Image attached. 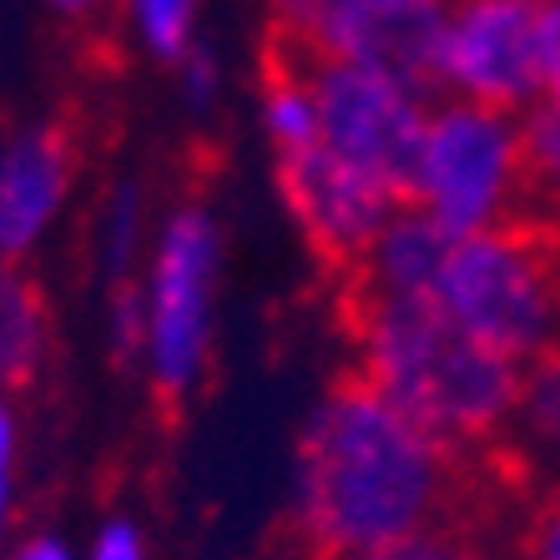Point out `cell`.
Listing matches in <instances>:
<instances>
[{
  "instance_id": "1",
  "label": "cell",
  "mask_w": 560,
  "mask_h": 560,
  "mask_svg": "<svg viewBox=\"0 0 560 560\" xmlns=\"http://www.w3.org/2000/svg\"><path fill=\"white\" fill-rule=\"evenodd\" d=\"M465 495L469 459L359 374L339 378L303 419L288 521L313 560H364L459 521Z\"/></svg>"
},
{
  "instance_id": "9",
  "label": "cell",
  "mask_w": 560,
  "mask_h": 560,
  "mask_svg": "<svg viewBox=\"0 0 560 560\" xmlns=\"http://www.w3.org/2000/svg\"><path fill=\"white\" fill-rule=\"evenodd\" d=\"M77 192V147L61 127H26L0 142V258L26 262L56 233Z\"/></svg>"
},
{
  "instance_id": "14",
  "label": "cell",
  "mask_w": 560,
  "mask_h": 560,
  "mask_svg": "<svg viewBox=\"0 0 560 560\" xmlns=\"http://www.w3.org/2000/svg\"><path fill=\"white\" fill-rule=\"evenodd\" d=\"M127 40L147 61L183 66L202 46V0H117Z\"/></svg>"
},
{
  "instance_id": "23",
  "label": "cell",
  "mask_w": 560,
  "mask_h": 560,
  "mask_svg": "<svg viewBox=\"0 0 560 560\" xmlns=\"http://www.w3.org/2000/svg\"><path fill=\"white\" fill-rule=\"evenodd\" d=\"M15 444H21L15 409H11V399L0 394V540L11 530V510H15Z\"/></svg>"
},
{
  "instance_id": "4",
  "label": "cell",
  "mask_w": 560,
  "mask_h": 560,
  "mask_svg": "<svg viewBox=\"0 0 560 560\" xmlns=\"http://www.w3.org/2000/svg\"><path fill=\"white\" fill-rule=\"evenodd\" d=\"M424 299L510 364L530 369L560 343V243L535 222L450 237Z\"/></svg>"
},
{
  "instance_id": "25",
  "label": "cell",
  "mask_w": 560,
  "mask_h": 560,
  "mask_svg": "<svg viewBox=\"0 0 560 560\" xmlns=\"http://www.w3.org/2000/svg\"><path fill=\"white\" fill-rule=\"evenodd\" d=\"M46 11L56 21H66V26H92V21H102L112 11V0H46Z\"/></svg>"
},
{
  "instance_id": "15",
  "label": "cell",
  "mask_w": 560,
  "mask_h": 560,
  "mask_svg": "<svg viewBox=\"0 0 560 560\" xmlns=\"http://www.w3.org/2000/svg\"><path fill=\"white\" fill-rule=\"evenodd\" d=\"M510 440L521 444L525 455L540 459V465L560 469V343L525 369L521 409H515Z\"/></svg>"
},
{
  "instance_id": "5",
  "label": "cell",
  "mask_w": 560,
  "mask_h": 560,
  "mask_svg": "<svg viewBox=\"0 0 560 560\" xmlns=\"http://www.w3.org/2000/svg\"><path fill=\"white\" fill-rule=\"evenodd\" d=\"M405 202L430 212L455 237L530 222L525 117L459 96H434Z\"/></svg>"
},
{
  "instance_id": "3",
  "label": "cell",
  "mask_w": 560,
  "mask_h": 560,
  "mask_svg": "<svg viewBox=\"0 0 560 560\" xmlns=\"http://www.w3.org/2000/svg\"><path fill=\"white\" fill-rule=\"evenodd\" d=\"M228 262V228L208 197H177L156 218L152 248L142 262L147 389L167 405H183L202 389L218 343V293Z\"/></svg>"
},
{
  "instance_id": "17",
  "label": "cell",
  "mask_w": 560,
  "mask_h": 560,
  "mask_svg": "<svg viewBox=\"0 0 560 560\" xmlns=\"http://www.w3.org/2000/svg\"><path fill=\"white\" fill-rule=\"evenodd\" d=\"M364 560H515V556L495 550L480 530H469L465 521H444L419 535H405L399 546H384Z\"/></svg>"
},
{
  "instance_id": "12",
  "label": "cell",
  "mask_w": 560,
  "mask_h": 560,
  "mask_svg": "<svg viewBox=\"0 0 560 560\" xmlns=\"http://www.w3.org/2000/svg\"><path fill=\"white\" fill-rule=\"evenodd\" d=\"M46 299L40 288L21 273V262L0 258V389H21L46 364Z\"/></svg>"
},
{
  "instance_id": "19",
  "label": "cell",
  "mask_w": 560,
  "mask_h": 560,
  "mask_svg": "<svg viewBox=\"0 0 560 560\" xmlns=\"http://www.w3.org/2000/svg\"><path fill=\"white\" fill-rule=\"evenodd\" d=\"M177 92H183V106L192 112V117H208L212 106H218V96H222V61H218V51H212L208 40H202V46H197L183 66H177Z\"/></svg>"
},
{
  "instance_id": "27",
  "label": "cell",
  "mask_w": 560,
  "mask_h": 560,
  "mask_svg": "<svg viewBox=\"0 0 560 560\" xmlns=\"http://www.w3.org/2000/svg\"><path fill=\"white\" fill-rule=\"evenodd\" d=\"M535 5H550V11H560V0H535Z\"/></svg>"
},
{
  "instance_id": "10",
  "label": "cell",
  "mask_w": 560,
  "mask_h": 560,
  "mask_svg": "<svg viewBox=\"0 0 560 560\" xmlns=\"http://www.w3.org/2000/svg\"><path fill=\"white\" fill-rule=\"evenodd\" d=\"M450 237L455 233H444L430 212H419L405 202V208L378 228V237L369 243V253L359 258L349 283L374 288V293H430Z\"/></svg>"
},
{
  "instance_id": "6",
  "label": "cell",
  "mask_w": 560,
  "mask_h": 560,
  "mask_svg": "<svg viewBox=\"0 0 560 560\" xmlns=\"http://www.w3.org/2000/svg\"><path fill=\"white\" fill-rule=\"evenodd\" d=\"M434 96L530 117L550 102V5L444 0L434 40Z\"/></svg>"
},
{
  "instance_id": "20",
  "label": "cell",
  "mask_w": 560,
  "mask_h": 560,
  "mask_svg": "<svg viewBox=\"0 0 560 560\" xmlns=\"http://www.w3.org/2000/svg\"><path fill=\"white\" fill-rule=\"evenodd\" d=\"M81 560H152V546H147V530L131 515H106L92 530Z\"/></svg>"
},
{
  "instance_id": "8",
  "label": "cell",
  "mask_w": 560,
  "mask_h": 560,
  "mask_svg": "<svg viewBox=\"0 0 560 560\" xmlns=\"http://www.w3.org/2000/svg\"><path fill=\"white\" fill-rule=\"evenodd\" d=\"M273 172H278V197H283V208L293 218V228L303 233V243L343 278L359 268V258L369 253L378 228L405 208V197L389 183L359 172L339 152H328L324 142H313L308 152L278 156Z\"/></svg>"
},
{
  "instance_id": "22",
  "label": "cell",
  "mask_w": 560,
  "mask_h": 560,
  "mask_svg": "<svg viewBox=\"0 0 560 560\" xmlns=\"http://www.w3.org/2000/svg\"><path fill=\"white\" fill-rule=\"evenodd\" d=\"M399 5H424V0H273V31H288L313 15L339 11H399Z\"/></svg>"
},
{
  "instance_id": "13",
  "label": "cell",
  "mask_w": 560,
  "mask_h": 560,
  "mask_svg": "<svg viewBox=\"0 0 560 560\" xmlns=\"http://www.w3.org/2000/svg\"><path fill=\"white\" fill-rule=\"evenodd\" d=\"M152 208H147V192L137 177H121L112 192H106L102 212H96V268H102V288L117 283H137L142 278L147 248H152Z\"/></svg>"
},
{
  "instance_id": "18",
  "label": "cell",
  "mask_w": 560,
  "mask_h": 560,
  "mask_svg": "<svg viewBox=\"0 0 560 560\" xmlns=\"http://www.w3.org/2000/svg\"><path fill=\"white\" fill-rule=\"evenodd\" d=\"M142 349H147L142 283L106 288V353H112L121 369H142Z\"/></svg>"
},
{
  "instance_id": "21",
  "label": "cell",
  "mask_w": 560,
  "mask_h": 560,
  "mask_svg": "<svg viewBox=\"0 0 560 560\" xmlns=\"http://www.w3.org/2000/svg\"><path fill=\"white\" fill-rule=\"evenodd\" d=\"M510 556L515 560H560V490H550V495L525 515Z\"/></svg>"
},
{
  "instance_id": "2",
  "label": "cell",
  "mask_w": 560,
  "mask_h": 560,
  "mask_svg": "<svg viewBox=\"0 0 560 560\" xmlns=\"http://www.w3.org/2000/svg\"><path fill=\"white\" fill-rule=\"evenodd\" d=\"M353 374L440 434L465 459L495 450L515 430L525 369L480 343L424 293H374L349 283Z\"/></svg>"
},
{
  "instance_id": "26",
  "label": "cell",
  "mask_w": 560,
  "mask_h": 560,
  "mask_svg": "<svg viewBox=\"0 0 560 560\" xmlns=\"http://www.w3.org/2000/svg\"><path fill=\"white\" fill-rule=\"evenodd\" d=\"M550 102H560V11H550Z\"/></svg>"
},
{
  "instance_id": "16",
  "label": "cell",
  "mask_w": 560,
  "mask_h": 560,
  "mask_svg": "<svg viewBox=\"0 0 560 560\" xmlns=\"http://www.w3.org/2000/svg\"><path fill=\"white\" fill-rule=\"evenodd\" d=\"M530 156V222L560 243V102H540L525 117Z\"/></svg>"
},
{
  "instance_id": "11",
  "label": "cell",
  "mask_w": 560,
  "mask_h": 560,
  "mask_svg": "<svg viewBox=\"0 0 560 560\" xmlns=\"http://www.w3.org/2000/svg\"><path fill=\"white\" fill-rule=\"evenodd\" d=\"M258 131L268 152L278 156H293V152H308L318 142V102H313V86H308V71L293 51L273 46L268 51V66H262V86H258Z\"/></svg>"
},
{
  "instance_id": "7",
  "label": "cell",
  "mask_w": 560,
  "mask_h": 560,
  "mask_svg": "<svg viewBox=\"0 0 560 560\" xmlns=\"http://www.w3.org/2000/svg\"><path fill=\"white\" fill-rule=\"evenodd\" d=\"M299 61L318 102V142L409 197V172L434 106L430 86L353 61H324V56H299Z\"/></svg>"
},
{
  "instance_id": "24",
  "label": "cell",
  "mask_w": 560,
  "mask_h": 560,
  "mask_svg": "<svg viewBox=\"0 0 560 560\" xmlns=\"http://www.w3.org/2000/svg\"><path fill=\"white\" fill-rule=\"evenodd\" d=\"M5 560H81V556H77L71 546H66L61 535L36 530V535H26V540H21V546H15Z\"/></svg>"
}]
</instances>
